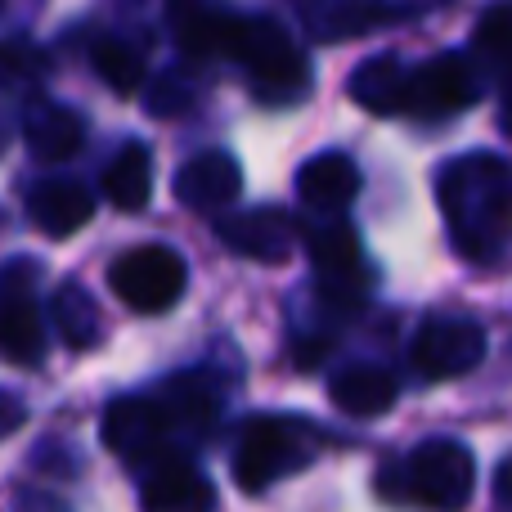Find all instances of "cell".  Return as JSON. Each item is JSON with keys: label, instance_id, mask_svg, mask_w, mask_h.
<instances>
[{"label": "cell", "instance_id": "1", "mask_svg": "<svg viewBox=\"0 0 512 512\" xmlns=\"http://www.w3.org/2000/svg\"><path fill=\"white\" fill-rule=\"evenodd\" d=\"M171 27L185 54L194 59H230L248 68L252 86L270 104L306 95L310 59L288 27L270 14H243V9H212V5H171Z\"/></svg>", "mask_w": 512, "mask_h": 512}, {"label": "cell", "instance_id": "2", "mask_svg": "<svg viewBox=\"0 0 512 512\" xmlns=\"http://www.w3.org/2000/svg\"><path fill=\"white\" fill-rule=\"evenodd\" d=\"M436 203L454 252L490 261L512 239V158L463 153L436 171Z\"/></svg>", "mask_w": 512, "mask_h": 512}, {"label": "cell", "instance_id": "3", "mask_svg": "<svg viewBox=\"0 0 512 512\" xmlns=\"http://www.w3.org/2000/svg\"><path fill=\"white\" fill-rule=\"evenodd\" d=\"M315 454H319V436L306 418L252 414L234 436L230 468L243 495H265L283 477H297Z\"/></svg>", "mask_w": 512, "mask_h": 512}, {"label": "cell", "instance_id": "4", "mask_svg": "<svg viewBox=\"0 0 512 512\" xmlns=\"http://www.w3.org/2000/svg\"><path fill=\"white\" fill-rule=\"evenodd\" d=\"M391 477H396V495L409 504L459 512L477 490V459L454 436H432L418 441L400 463H391Z\"/></svg>", "mask_w": 512, "mask_h": 512}, {"label": "cell", "instance_id": "5", "mask_svg": "<svg viewBox=\"0 0 512 512\" xmlns=\"http://www.w3.org/2000/svg\"><path fill=\"white\" fill-rule=\"evenodd\" d=\"M189 283L185 256L167 243H140L126 248L108 270V288L122 306H131L135 315H167Z\"/></svg>", "mask_w": 512, "mask_h": 512}, {"label": "cell", "instance_id": "6", "mask_svg": "<svg viewBox=\"0 0 512 512\" xmlns=\"http://www.w3.org/2000/svg\"><path fill=\"white\" fill-rule=\"evenodd\" d=\"M306 252L310 270H315V288L328 306L337 310H360L373 292L369 256L360 248V234L346 221L306 225Z\"/></svg>", "mask_w": 512, "mask_h": 512}, {"label": "cell", "instance_id": "7", "mask_svg": "<svg viewBox=\"0 0 512 512\" xmlns=\"http://www.w3.org/2000/svg\"><path fill=\"white\" fill-rule=\"evenodd\" d=\"M104 445L131 468H158L176 454V423L158 396H122L99 418Z\"/></svg>", "mask_w": 512, "mask_h": 512}, {"label": "cell", "instance_id": "8", "mask_svg": "<svg viewBox=\"0 0 512 512\" xmlns=\"http://www.w3.org/2000/svg\"><path fill=\"white\" fill-rule=\"evenodd\" d=\"M486 360V328L468 315H432L409 342V364L427 382H450Z\"/></svg>", "mask_w": 512, "mask_h": 512}, {"label": "cell", "instance_id": "9", "mask_svg": "<svg viewBox=\"0 0 512 512\" xmlns=\"http://www.w3.org/2000/svg\"><path fill=\"white\" fill-rule=\"evenodd\" d=\"M481 99V72L468 54L441 50L409 72V113L414 117H450Z\"/></svg>", "mask_w": 512, "mask_h": 512}, {"label": "cell", "instance_id": "10", "mask_svg": "<svg viewBox=\"0 0 512 512\" xmlns=\"http://www.w3.org/2000/svg\"><path fill=\"white\" fill-rule=\"evenodd\" d=\"M216 239L234 256L279 265L288 261V252L297 243H306V225L297 216H288L283 207H252V212H239V216H221L216 221Z\"/></svg>", "mask_w": 512, "mask_h": 512}, {"label": "cell", "instance_id": "11", "mask_svg": "<svg viewBox=\"0 0 512 512\" xmlns=\"http://www.w3.org/2000/svg\"><path fill=\"white\" fill-rule=\"evenodd\" d=\"M144 512H216V486L194 459L171 454L158 468H149L140 490Z\"/></svg>", "mask_w": 512, "mask_h": 512}, {"label": "cell", "instance_id": "12", "mask_svg": "<svg viewBox=\"0 0 512 512\" xmlns=\"http://www.w3.org/2000/svg\"><path fill=\"white\" fill-rule=\"evenodd\" d=\"M171 189H176V198L185 207H194V212H221V207H230L234 198H239L243 167H239V158H234V153L203 149V153H194V158L176 171Z\"/></svg>", "mask_w": 512, "mask_h": 512}, {"label": "cell", "instance_id": "13", "mask_svg": "<svg viewBox=\"0 0 512 512\" xmlns=\"http://www.w3.org/2000/svg\"><path fill=\"white\" fill-rule=\"evenodd\" d=\"M95 216V194L72 176H50L36 180L27 194V221L45 234V239H72L77 230H86Z\"/></svg>", "mask_w": 512, "mask_h": 512}, {"label": "cell", "instance_id": "14", "mask_svg": "<svg viewBox=\"0 0 512 512\" xmlns=\"http://www.w3.org/2000/svg\"><path fill=\"white\" fill-rule=\"evenodd\" d=\"M355 194H360V167L351 162V153L328 149V153H315V158L301 162L297 198L310 212L324 216V221H337V216L355 203Z\"/></svg>", "mask_w": 512, "mask_h": 512}, {"label": "cell", "instance_id": "15", "mask_svg": "<svg viewBox=\"0 0 512 512\" xmlns=\"http://www.w3.org/2000/svg\"><path fill=\"white\" fill-rule=\"evenodd\" d=\"M23 144L36 162H72L86 149V117L54 99H32L23 113Z\"/></svg>", "mask_w": 512, "mask_h": 512}, {"label": "cell", "instance_id": "16", "mask_svg": "<svg viewBox=\"0 0 512 512\" xmlns=\"http://www.w3.org/2000/svg\"><path fill=\"white\" fill-rule=\"evenodd\" d=\"M0 346L5 360L18 369H36L45 355V319L36 310V301L27 297V288L18 283V261L5 274V306H0Z\"/></svg>", "mask_w": 512, "mask_h": 512}, {"label": "cell", "instance_id": "17", "mask_svg": "<svg viewBox=\"0 0 512 512\" xmlns=\"http://www.w3.org/2000/svg\"><path fill=\"white\" fill-rule=\"evenodd\" d=\"M346 95L373 117H405L409 113V72L400 54H373L346 81Z\"/></svg>", "mask_w": 512, "mask_h": 512}, {"label": "cell", "instance_id": "18", "mask_svg": "<svg viewBox=\"0 0 512 512\" xmlns=\"http://www.w3.org/2000/svg\"><path fill=\"white\" fill-rule=\"evenodd\" d=\"M328 396L351 418H382L396 405L400 387H396V373L382 369V364H346V369L333 373Z\"/></svg>", "mask_w": 512, "mask_h": 512}, {"label": "cell", "instance_id": "19", "mask_svg": "<svg viewBox=\"0 0 512 512\" xmlns=\"http://www.w3.org/2000/svg\"><path fill=\"white\" fill-rule=\"evenodd\" d=\"M158 400L167 405L180 441H203L216 427V418H221V400H216V387L207 373H180V378H171L162 387Z\"/></svg>", "mask_w": 512, "mask_h": 512}, {"label": "cell", "instance_id": "20", "mask_svg": "<svg viewBox=\"0 0 512 512\" xmlns=\"http://www.w3.org/2000/svg\"><path fill=\"white\" fill-rule=\"evenodd\" d=\"M104 194L117 212H144L153 198V153L140 140H126L104 167Z\"/></svg>", "mask_w": 512, "mask_h": 512}, {"label": "cell", "instance_id": "21", "mask_svg": "<svg viewBox=\"0 0 512 512\" xmlns=\"http://www.w3.org/2000/svg\"><path fill=\"white\" fill-rule=\"evenodd\" d=\"M414 9L400 5H301V23L319 36V41H346V36H360L378 23H396V18H409Z\"/></svg>", "mask_w": 512, "mask_h": 512}, {"label": "cell", "instance_id": "22", "mask_svg": "<svg viewBox=\"0 0 512 512\" xmlns=\"http://www.w3.org/2000/svg\"><path fill=\"white\" fill-rule=\"evenodd\" d=\"M50 319H54L59 337L72 346V351H95V346L104 342V315H99V301L72 279L54 292Z\"/></svg>", "mask_w": 512, "mask_h": 512}, {"label": "cell", "instance_id": "23", "mask_svg": "<svg viewBox=\"0 0 512 512\" xmlns=\"http://www.w3.org/2000/svg\"><path fill=\"white\" fill-rule=\"evenodd\" d=\"M90 63H95L99 81H104L113 95H135L144 86V50L126 36H99L90 45Z\"/></svg>", "mask_w": 512, "mask_h": 512}, {"label": "cell", "instance_id": "24", "mask_svg": "<svg viewBox=\"0 0 512 512\" xmlns=\"http://www.w3.org/2000/svg\"><path fill=\"white\" fill-rule=\"evenodd\" d=\"M198 104V81L180 68H167L149 81V113L153 117H185Z\"/></svg>", "mask_w": 512, "mask_h": 512}, {"label": "cell", "instance_id": "25", "mask_svg": "<svg viewBox=\"0 0 512 512\" xmlns=\"http://www.w3.org/2000/svg\"><path fill=\"white\" fill-rule=\"evenodd\" d=\"M477 50L486 54L495 68L512 72V5H490L477 18Z\"/></svg>", "mask_w": 512, "mask_h": 512}, {"label": "cell", "instance_id": "26", "mask_svg": "<svg viewBox=\"0 0 512 512\" xmlns=\"http://www.w3.org/2000/svg\"><path fill=\"white\" fill-rule=\"evenodd\" d=\"M495 499L512 508V454H508L504 463H499V472H495Z\"/></svg>", "mask_w": 512, "mask_h": 512}, {"label": "cell", "instance_id": "27", "mask_svg": "<svg viewBox=\"0 0 512 512\" xmlns=\"http://www.w3.org/2000/svg\"><path fill=\"white\" fill-rule=\"evenodd\" d=\"M0 400H5V423H0V432L9 436L18 423H23V405H18V396H14V391H5V396H0Z\"/></svg>", "mask_w": 512, "mask_h": 512}, {"label": "cell", "instance_id": "28", "mask_svg": "<svg viewBox=\"0 0 512 512\" xmlns=\"http://www.w3.org/2000/svg\"><path fill=\"white\" fill-rule=\"evenodd\" d=\"M499 126H504V135L512 140V86L504 90V104H499Z\"/></svg>", "mask_w": 512, "mask_h": 512}]
</instances>
